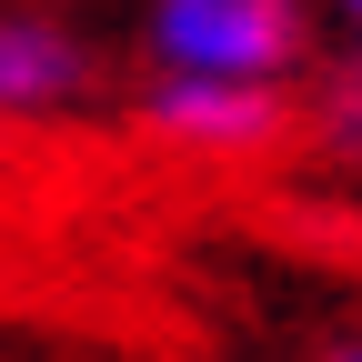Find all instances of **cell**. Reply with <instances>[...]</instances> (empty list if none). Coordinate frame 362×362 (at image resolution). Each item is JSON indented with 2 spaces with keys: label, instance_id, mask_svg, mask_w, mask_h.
<instances>
[{
  "label": "cell",
  "instance_id": "4",
  "mask_svg": "<svg viewBox=\"0 0 362 362\" xmlns=\"http://www.w3.org/2000/svg\"><path fill=\"white\" fill-rule=\"evenodd\" d=\"M342 30H352V51L322 71V90H312V141H322V151H352V161H362V0L342 11Z\"/></svg>",
  "mask_w": 362,
  "mask_h": 362
},
{
  "label": "cell",
  "instance_id": "1",
  "mask_svg": "<svg viewBox=\"0 0 362 362\" xmlns=\"http://www.w3.org/2000/svg\"><path fill=\"white\" fill-rule=\"evenodd\" d=\"M141 40L181 81H272L282 90V71L312 61V11H292V0H161Z\"/></svg>",
  "mask_w": 362,
  "mask_h": 362
},
{
  "label": "cell",
  "instance_id": "3",
  "mask_svg": "<svg viewBox=\"0 0 362 362\" xmlns=\"http://www.w3.org/2000/svg\"><path fill=\"white\" fill-rule=\"evenodd\" d=\"M81 90H90L81 30H61L51 11H0V111H61Z\"/></svg>",
  "mask_w": 362,
  "mask_h": 362
},
{
  "label": "cell",
  "instance_id": "5",
  "mask_svg": "<svg viewBox=\"0 0 362 362\" xmlns=\"http://www.w3.org/2000/svg\"><path fill=\"white\" fill-rule=\"evenodd\" d=\"M322 362H362V342H332V352H322Z\"/></svg>",
  "mask_w": 362,
  "mask_h": 362
},
{
  "label": "cell",
  "instance_id": "2",
  "mask_svg": "<svg viewBox=\"0 0 362 362\" xmlns=\"http://www.w3.org/2000/svg\"><path fill=\"white\" fill-rule=\"evenodd\" d=\"M292 90H272V81H181L161 71L141 90V121L161 131V141H192V151H272L292 131Z\"/></svg>",
  "mask_w": 362,
  "mask_h": 362
}]
</instances>
